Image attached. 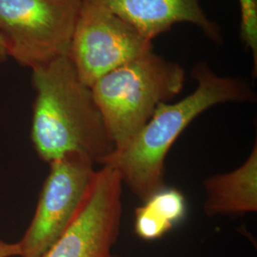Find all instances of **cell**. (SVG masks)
<instances>
[{"label":"cell","instance_id":"1","mask_svg":"<svg viewBox=\"0 0 257 257\" xmlns=\"http://www.w3.org/2000/svg\"><path fill=\"white\" fill-rule=\"evenodd\" d=\"M191 74L195 90L179 101L159 105L138 135L103 164L115 169L123 185L141 201L166 187V156L193 120L219 104L256 101V93L246 80L220 75L206 61L197 62Z\"/></svg>","mask_w":257,"mask_h":257},{"label":"cell","instance_id":"2","mask_svg":"<svg viewBox=\"0 0 257 257\" xmlns=\"http://www.w3.org/2000/svg\"><path fill=\"white\" fill-rule=\"evenodd\" d=\"M36 92L31 139L37 156L51 163L77 154L103 166L115 147L92 89L66 55L32 70Z\"/></svg>","mask_w":257,"mask_h":257},{"label":"cell","instance_id":"3","mask_svg":"<svg viewBox=\"0 0 257 257\" xmlns=\"http://www.w3.org/2000/svg\"><path fill=\"white\" fill-rule=\"evenodd\" d=\"M179 63L150 51L103 75L91 87L115 150L127 145L159 105L183 90Z\"/></svg>","mask_w":257,"mask_h":257},{"label":"cell","instance_id":"4","mask_svg":"<svg viewBox=\"0 0 257 257\" xmlns=\"http://www.w3.org/2000/svg\"><path fill=\"white\" fill-rule=\"evenodd\" d=\"M82 0H0L8 56L34 70L68 55Z\"/></svg>","mask_w":257,"mask_h":257},{"label":"cell","instance_id":"5","mask_svg":"<svg viewBox=\"0 0 257 257\" xmlns=\"http://www.w3.org/2000/svg\"><path fill=\"white\" fill-rule=\"evenodd\" d=\"M150 51L153 42L99 0L81 1L67 56L88 87Z\"/></svg>","mask_w":257,"mask_h":257},{"label":"cell","instance_id":"6","mask_svg":"<svg viewBox=\"0 0 257 257\" xmlns=\"http://www.w3.org/2000/svg\"><path fill=\"white\" fill-rule=\"evenodd\" d=\"M95 173L92 161L77 154L50 163L35 215L18 242L20 257H43L64 233L80 210Z\"/></svg>","mask_w":257,"mask_h":257},{"label":"cell","instance_id":"7","mask_svg":"<svg viewBox=\"0 0 257 257\" xmlns=\"http://www.w3.org/2000/svg\"><path fill=\"white\" fill-rule=\"evenodd\" d=\"M122 188L118 172L102 166L74 221L43 257L111 256L119 234Z\"/></svg>","mask_w":257,"mask_h":257},{"label":"cell","instance_id":"8","mask_svg":"<svg viewBox=\"0 0 257 257\" xmlns=\"http://www.w3.org/2000/svg\"><path fill=\"white\" fill-rule=\"evenodd\" d=\"M152 41L175 24L190 23L213 43L224 42L221 27L208 17L201 0H99Z\"/></svg>","mask_w":257,"mask_h":257},{"label":"cell","instance_id":"9","mask_svg":"<svg viewBox=\"0 0 257 257\" xmlns=\"http://www.w3.org/2000/svg\"><path fill=\"white\" fill-rule=\"evenodd\" d=\"M203 186L207 216L243 215L257 210V145L247 160L230 173L207 177Z\"/></svg>","mask_w":257,"mask_h":257},{"label":"cell","instance_id":"10","mask_svg":"<svg viewBox=\"0 0 257 257\" xmlns=\"http://www.w3.org/2000/svg\"><path fill=\"white\" fill-rule=\"evenodd\" d=\"M136 210L135 231L147 241L161 238L186 218L188 204L183 193L164 187Z\"/></svg>","mask_w":257,"mask_h":257},{"label":"cell","instance_id":"11","mask_svg":"<svg viewBox=\"0 0 257 257\" xmlns=\"http://www.w3.org/2000/svg\"><path fill=\"white\" fill-rule=\"evenodd\" d=\"M240 7V39L253 59V73L257 71V0H238Z\"/></svg>","mask_w":257,"mask_h":257},{"label":"cell","instance_id":"12","mask_svg":"<svg viewBox=\"0 0 257 257\" xmlns=\"http://www.w3.org/2000/svg\"><path fill=\"white\" fill-rule=\"evenodd\" d=\"M20 256L19 243H7L0 240V257Z\"/></svg>","mask_w":257,"mask_h":257},{"label":"cell","instance_id":"13","mask_svg":"<svg viewBox=\"0 0 257 257\" xmlns=\"http://www.w3.org/2000/svg\"><path fill=\"white\" fill-rule=\"evenodd\" d=\"M8 53H7V50H6V46H5V43L2 39V37H0V64L5 62L8 58Z\"/></svg>","mask_w":257,"mask_h":257},{"label":"cell","instance_id":"14","mask_svg":"<svg viewBox=\"0 0 257 257\" xmlns=\"http://www.w3.org/2000/svg\"><path fill=\"white\" fill-rule=\"evenodd\" d=\"M110 257H120V256H115V255H112V254H111V256Z\"/></svg>","mask_w":257,"mask_h":257}]
</instances>
